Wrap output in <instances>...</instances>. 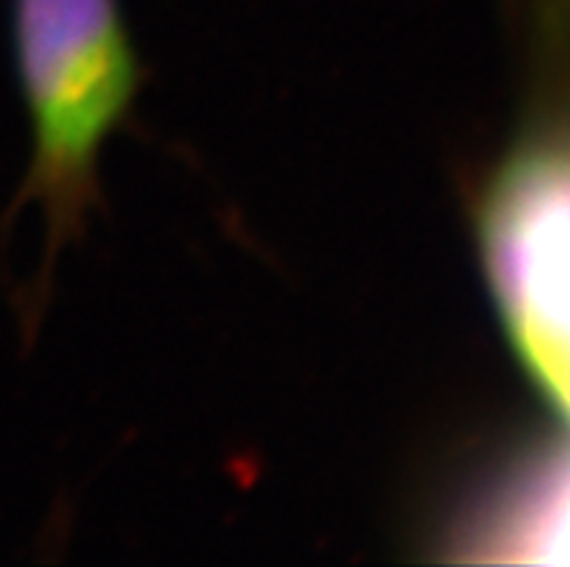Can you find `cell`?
<instances>
[{
  "label": "cell",
  "instance_id": "2",
  "mask_svg": "<svg viewBox=\"0 0 570 567\" xmlns=\"http://www.w3.org/2000/svg\"><path fill=\"white\" fill-rule=\"evenodd\" d=\"M481 250L513 348L570 420V143L510 157L487 192Z\"/></svg>",
  "mask_w": 570,
  "mask_h": 567
},
{
  "label": "cell",
  "instance_id": "1",
  "mask_svg": "<svg viewBox=\"0 0 570 567\" xmlns=\"http://www.w3.org/2000/svg\"><path fill=\"white\" fill-rule=\"evenodd\" d=\"M14 65L32 128L21 201L58 252L99 201V157L139 90V58L116 0H14Z\"/></svg>",
  "mask_w": 570,
  "mask_h": 567
}]
</instances>
